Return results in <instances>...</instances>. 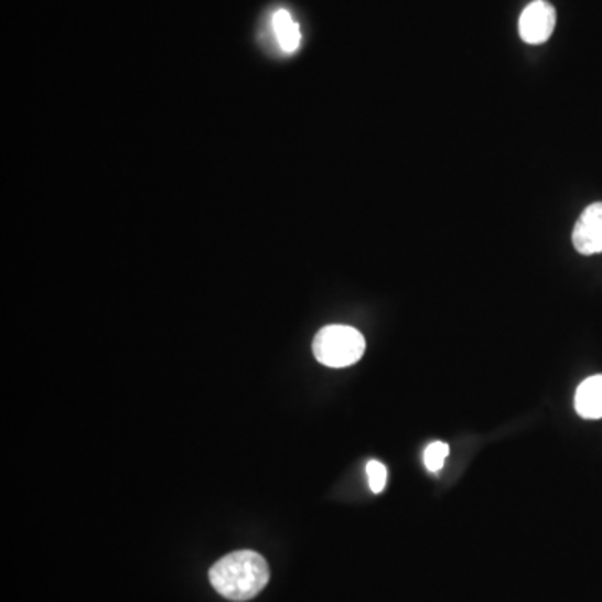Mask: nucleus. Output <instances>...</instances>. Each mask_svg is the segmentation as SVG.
Returning <instances> with one entry per match:
<instances>
[{
  "instance_id": "nucleus-8",
  "label": "nucleus",
  "mask_w": 602,
  "mask_h": 602,
  "mask_svg": "<svg viewBox=\"0 0 602 602\" xmlns=\"http://www.w3.org/2000/svg\"><path fill=\"white\" fill-rule=\"evenodd\" d=\"M368 484L374 494H380L387 485V467L381 462L370 461L367 464Z\"/></svg>"
},
{
  "instance_id": "nucleus-4",
  "label": "nucleus",
  "mask_w": 602,
  "mask_h": 602,
  "mask_svg": "<svg viewBox=\"0 0 602 602\" xmlns=\"http://www.w3.org/2000/svg\"><path fill=\"white\" fill-rule=\"evenodd\" d=\"M572 243L581 255L602 254V203L582 212L572 232Z\"/></svg>"
},
{
  "instance_id": "nucleus-6",
  "label": "nucleus",
  "mask_w": 602,
  "mask_h": 602,
  "mask_svg": "<svg viewBox=\"0 0 602 602\" xmlns=\"http://www.w3.org/2000/svg\"><path fill=\"white\" fill-rule=\"evenodd\" d=\"M271 29L281 51L293 54L301 44L300 25L294 21L293 15L284 9H278L271 15Z\"/></svg>"
},
{
  "instance_id": "nucleus-7",
  "label": "nucleus",
  "mask_w": 602,
  "mask_h": 602,
  "mask_svg": "<svg viewBox=\"0 0 602 602\" xmlns=\"http://www.w3.org/2000/svg\"><path fill=\"white\" fill-rule=\"evenodd\" d=\"M450 447L445 442L430 443L427 447L426 452H423V464L429 469L430 472L437 474V472L442 471L443 464H445L447 458H449Z\"/></svg>"
},
{
  "instance_id": "nucleus-1",
  "label": "nucleus",
  "mask_w": 602,
  "mask_h": 602,
  "mask_svg": "<svg viewBox=\"0 0 602 602\" xmlns=\"http://www.w3.org/2000/svg\"><path fill=\"white\" fill-rule=\"evenodd\" d=\"M209 581L223 598L235 602L249 601L257 598L270 581V569L264 556L255 550H236L213 566Z\"/></svg>"
},
{
  "instance_id": "nucleus-5",
  "label": "nucleus",
  "mask_w": 602,
  "mask_h": 602,
  "mask_svg": "<svg viewBox=\"0 0 602 602\" xmlns=\"http://www.w3.org/2000/svg\"><path fill=\"white\" fill-rule=\"evenodd\" d=\"M574 407L582 419H602V374L592 375L579 385Z\"/></svg>"
},
{
  "instance_id": "nucleus-3",
  "label": "nucleus",
  "mask_w": 602,
  "mask_h": 602,
  "mask_svg": "<svg viewBox=\"0 0 602 602\" xmlns=\"http://www.w3.org/2000/svg\"><path fill=\"white\" fill-rule=\"evenodd\" d=\"M555 28L556 11L546 0H534L520 15V37L527 44H542L552 35Z\"/></svg>"
},
{
  "instance_id": "nucleus-2",
  "label": "nucleus",
  "mask_w": 602,
  "mask_h": 602,
  "mask_svg": "<svg viewBox=\"0 0 602 602\" xmlns=\"http://www.w3.org/2000/svg\"><path fill=\"white\" fill-rule=\"evenodd\" d=\"M364 354V335L352 326H325L316 333L315 340H313V355L325 367H350V365L357 364Z\"/></svg>"
}]
</instances>
